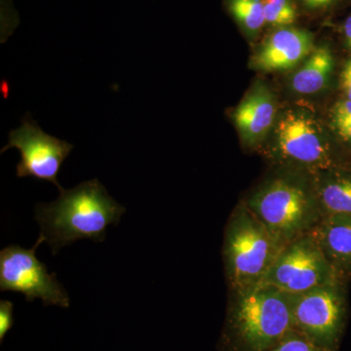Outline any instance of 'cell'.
Masks as SVG:
<instances>
[{"label": "cell", "instance_id": "1", "mask_svg": "<svg viewBox=\"0 0 351 351\" xmlns=\"http://www.w3.org/2000/svg\"><path fill=\"white\" fill-rule=\"evenodd\" d=\"M125 213L97 179L83 182L71 189H62L54 202L38 204L36 221L44 242L55 256L77 240L105 241L107 228L117 226Z\"/></svg>", "mask_w": 351, "mask_h": 351}, {"label": "cell", "instance_id": "2", "mask_svg": "<svg viewBox=\"0 0 351 351\" xmlns=\"http://www.w3.org/2000/svg\"><path fill=\"white\" fill-rule=\"evenodd\" d=\"M293 329L290 294L260 283L235 291L226 338L239 351H269Z\"/></svg>", "mask_w": 351, "mask_h": 351}, {"label": "cell", "instance_id": "3", "mask_svg": "<svg viewBox=\"0 0 351 351\" xmlns=\"http://www.w3.org/2000/svg\"><path fill=\"white\" fill-rule=\"evenodd\" d=\"M284 246L248 208L237 210L226 226L223 246L226 276L232 290L262 283Z\"/></svg>", "mask_w": 351, "mask_h": 351}, {"label": "cell", "instance_id": "4", "mask_svg": "<svg viewBox=\"0 0 351 351\" xmlns=\"http://www.w3.org/2000/svg\"><path fill=\"white\" fill-rule=\"evenodd\" d=\"M247 208L283 245L311 232L322 218L315 195L282 178L263 186L252 196Z\"/></svg>", "mask_w": 351, "mask_h": 351}, {"label": "cell", "instance_id": "5", "mask_svg": "<svg viewBox=\"0 0 351 351\" xmlns=\"http://www.w3.org/2000/svg\"><path fill=\"white\" fill-rule=\"evenodd\" d=\"M293 329L313 345L336 351L346 321V304L338 283L290 294Z\"/></svg>", "mask_w": 351, "mask_h": 351}, {"label": "cell", "instance_id": "6", "mask_svg": "<svg viewBox=\"0 0 351 351\" xmlns=\"http://www.w3.org/2000/svg\"><path fill=\"white\" fill-rule=\"evenodd\" d=\"M44 239L39 237L32 249L10 245L0 252V291L22 293L25 301L40 299L44 306H69L66 289L49 274L45 263L36 258V252Z\"/></svg>", "mask_w": 351, "mask_h": 351}, {"label": "cell", "instance_id": "7", "mask_svg": "<svg viewBox=\"0 0 351 351\" xmlns=\"http://www.w3.org/2000/svg\"><path fill=\"white\" fill-rule=\"evenodd\" d=\"M338 281V274L309 233L283 247L262 283L300 294Z\"/></svg>", "mask_w": 351, "mask_h": 351}, {"label": "cell", "instance_id": "8", "mask_svg": "<svg viewBox=\"0 0 351 351\" xmlns=\"http://www.w3.org/2000/svg\"><path fill=\"white\" fill-rule=\"evenodd\" d=\"M9 149L20 151L18 178L32 177L38 181L52 182L59 191L63 189L58 181V174L73 151V145L48 135L27 114L19 128L9 133L8 144L1 149V154Z\"/></svg>", "mask_w": 351, "mask_h": 351}, {"label": "cell", "instance_id": "9", "mask_svg": "<svg viewBox=\"0 0 351 351\" xmlns=\"http://www.w3.org/2000/svg\"><path fill=\"white\" fill-rule=\"evenodd\" d=\"M276 151L284 161L315 173L329 171L331 149L319 124L309 113L299 110L286 112L276 128Z\"/></svg>", "mask_w": 351, "mask_h": 351}, {"label": "cell", "instance_id": "10", "mask_svg": "<svg viewBox=\"0 0 351 351\" xmlns=\"http://www.w3.org/2000/svg\"><path fill=\"white\" fill-rule=\"evenodd\" d=\"M311 32L284 27L274 32L254 55L252 64L263 71H287L297 66L313 51Z\"/></svg>", "mask_w": 351, "mask_h": 351}, {"label": "cell", "instance_id": "11", "mask_svg": "<svg viewBox=\"0 0 351 351\" xmlns=\"http://www.w3.org/2000/svg\"><path fill=\"white\" fill-rule=\"evenodd\" d=\"M276 108L271 93L263 85L254 87L233 112L235 126L247 145L263 140L276 119Z\"/></svg>", "mask_w": 351, "mask_h": 351}, {"label": "cell", "instance_id": "12", "mask_svg": "<svg viewBox=\"0 0 351 351\" xmlns=\"http://www.w3.org/2000/svg\"><path fill=\"white\" fill-rule=\"evenodd\" d=\"M308 233L337 274L351 270V216H323Z\"/></svg>", "mask_w": 351, "mask_h": 351}, {"label": "cell", "instance_id": "13", "mask_svg": "<svg viewBox=\"0 0 351 351\" xmlns=\"http://www.w3.org/2000/svg\"><path fill=\"white\" fill-rule=\"evenodd\" d=\"M334 69V58L329 48L319 47L311 54L292 78L293 89L302 95L315 94L326 86Z\"/></svg>", "mask_w": 351, "mask_h": 351}, {"label": "cell", "instance_id": "14", "mask_svg": "<svg viewBox=\"0 0 351 351\" xmlns=\"http://www.w3.org/2000/svg\"><path fill=\"white\" fill-rule=\"evenodd\" d=\"M316 199L323 216H351L350 176H330L316 184Z\"/></svg>", "mask_w": 351, "mask_h": 351}, {"label": "cell", "instance_id": "15", "mask_svg": "<svg viewBox=\"0 0 351 351\" xmlns=\"http://www.w3.org/2000/svg\"><path fill=\"white\" fill-rule=\"evenodd\" d=\"M226 6L246 31L257 32L267 24L263 0H226Z\"/></svg>", "mask_w": 351, "mask_h": 351}, {"label": "cell", "instance_id": "16", "mask_svg": "<svg viewBox=\"0 0 351 351\" xmlns=\"http://www.w3.org/2000/svg\"><path fill=\"white\" fill-rule=\"evenodd\" d=\"M267 24L289 27L297 19V11L292 0H263Z\"/></svg>", "mask_w": 351, "mask_h": 351}, {"label": "cell", "instance_id": "17", "mask_svg": "<svg viewBox=\"0 0 351 351\" xmlns=\"http://www.w3.org/2000/svg\"><path fill=\"white\" fill-rule=\"evenodd\" d=\"M269 351H327L313 345L311 341L304 338L295 330L289 332L287 335L276 346Z\"/></svg>", "mask_w": 351, "mask_h": 351}, {"label": "cell", "instance_id": "18", "mask_svg": "<svg viewBox=\"0 0 351 351\" xmlns=\"http://www.w3.org/2000/svg\"><path fill=\"white\" fill-rule=\"evenodd\" d=\"M13 307L14 304L11 302H0V341H1L13 326Z\"/></svg>", "mask_w": 351, "mask_h": 351}, {"label": "cell", "instance_id": "19", "mask_svg": "<svg viewBox=\"0 0 351 351\" xmlns=\"http://www.w3.org/2000/svg\"><path fill=\"white\" fill-rule=\"evenodd\" d=\"M351 117V101H341L334 108V121Z\"/></svg>", "mask_w": 351, "mask_h": 351}, {"label": "cell", "instance_id": "20", "mask_svg": "<svg viewBox=\"0 0 351 351\" xmlns=\"http://www.w3.org/2000/svg\"><path fill=\"white\" fill-rule=\"evenodd\" d=\"M334 122L337 130H338L339 135L341 136L343 140L351 141V117H350V119L338 120V121Z\"/></svg>", "mask_w": 351, "mask_h": 351}, {"label": "cell", "instance_id": "21", "mask_svg": "<svg viewBox=\"0 0 351 351\" xmlns=\"http://www.w3.org/2000/svg\"><path fill=\"white\" fill-rule=\"evenodd\" d=\"M341 85L348 100L351 101V60L346 63L341 73Z\"/></svg>", "mask_w": 351, "mask_h": 351}, {"label": "cell", "instance_id": "22", "mask_svg": "<svg viewBox=\"0 0 351 351\" xmlns=\"http://www.w3.org/2000/svg\"><path fill=\"white\" fill-rule=\"evenodd\" d=\"M309 9H324L331 6L337 0H302Z\"/></svg>", "mask_w": 351, "mask_h": 351}, {"label": "cell", "instance_id": "23", "mask_svg": "<svg viewBox=\"0 0 351 351\" xmlns=\"http://www.w3.org/2000/svg\"><path fill=\"white\" fill-rule=\"evenodd\" d=\"M343 32L348 45L351 48V16L346 20L345 25H343Z\"/></svg>", "mask_w": 351, "mask_h": 351}]
</instances>
